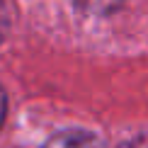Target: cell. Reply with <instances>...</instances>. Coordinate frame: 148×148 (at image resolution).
I'll use <instances>...</instances> for the list:
<instances>
[{
	"instance_id": "5b68a950",
	"label": "cell",
	"mask_w": 148,
	"mask_h": 148,
	"mask_svg": "<svg viewBox=\"0 0 148 148\" xmlns=\"http://www.w3.org/2000/svg\"><path fill=\"white\" fill-rule=\"evenodd\" d=\"M5 112H8V97H5V90L0 88V126L5 121Z\"/></svg>"
},
{
	"instance_id": "6da1fadb",
	"label": "cell",
	"mask_w": 148,
	"mask_h": 148,
	"mask_svg": "<svg viewBox=\"0 0 148 148\" xmlns=\"http://www.w3.org/2000/svg\"><path fill=\"white\" fill-rule=\"evenodd\" d=\"M44 148H107L104 141L92 131L85 129H68V131H61L56 136H51L46 141Z\"/></svg>"
},
{
	"instance_id": "3957f363",
	"label": "cell",
	"mask_w": 148,
	"mask_h": 148,
	"mask_svg": "<svg viewBox=\"0 0 148 148\" xmlns=\"http://www.w3.org/2000/svg\"><path fill=\"white\" fill-rule=\"evenodd\" d=\"M8 29H10V15H8V8H5V3L0 0V44H3L5 36H8Z\"/></svg>"
},
{
	"instance_id": "7a4b0ae2",
	"label": "cell",
	"mask_w": 148,
	"mask_h": 148,
	"mask_svg": "<svg viewBox=\"0 0 148 148\" xmlns=\"http://www.w3.org/2000/svg\"><path fill=\"white\" fill-rule=\"evenodd\" d=\"M126 0H73V5L80 8L88 15H112L114 10H119Z\"/></svg>"
},
{
	"instance_id": "277c9868",
	"label": "cell",
	"mask_w": 148,
	"mask_h": 148,
	"mask_svg": "<svg viewBox=\"0 0 148 148\" xmlns=\"http://www.w3.org/2000/svg\"><path fill=\"white\" fill-rule=\"evenodd\" d=\"M121 148H148V134H138L131 141H126Z\"/></svg>"
}]
</instances>
